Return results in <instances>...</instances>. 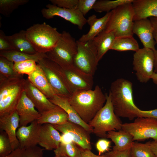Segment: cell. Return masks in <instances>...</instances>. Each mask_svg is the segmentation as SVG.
I'll use <instances>...</instances> for the list:
<instances>
[{"label":"cell","mask_w":157,"mask_h":157,"mask_svg":"<svg viewBox=\"0 0 157 157\" xmlns=\"http://www.w3.org/2000/svg\"><path fill=\"white\" fill-rule=\"evenodd\" d=\"M133 84L127 79L118 78L111 84L110 95L114 112L118 117L133 120L138 117L140 109L135 104Z\"/></svg>","instance_id":"obj_1"},{"label":"cell","mask_w":157,"mask_h":157,"mask_svg":"<svg viewBox=\"0 0 157 157\" xmlns=\"http://www.w3.org/2000/svg\"><path fill=\"white\" fill-rule=\"evenodd\" d=\"M106 99V95L96 85L93 90L74 92L68 100L82 119L88 124L104 106Z\"/></svg>","instance_id":"obj_2"},{"label":"cell","mask_w":157,"mask_h":157,"mask_svg":"<svg viewBox=\"0 0 157 157\" xmlns=\"http://www.w3.org/2000/svg\"><path fill=\"white\" fill-rule=\"evenodd\" d=\"M26 80L23 77L8 78L0 74V117L15 110Z\"/></svg>","instance_id":"obj_3"},{"label":"cell","mask_w":157,"mask_h":157,"mask_svg":"<svg viewBox=\"0 0 157 157\" xmlns=\"http://www.w3.org/2000/svg\"><path fill=\"white\" fill-rule=\"evenodd\" d=\"M26 37L37 52L46 53L56 46L61 33L45 22L36 24L26 30Z\"/></svg>","instance_id":"obj_4"},{"label":"cell","mask_w":157,"mask_h":157,"mask_svg":"<svg viewBox=\"0 0 157 157\" xmlns=\"http://www.w3.org/2000/svg\"><path fill=\"white\" fill-rule=\"evenodd\" d=\"M106 101L103 107L88 123L96 136L107 138V133L122 129V123L115 113L110 95H106Z\"/></svg>","instance_id":"obj_5"},{"label":"cell","mask_w":157,"mask_h":157,"mask_svg":"<svg viewBox=\"0 0 157 157\" xmlns=\"http://www.w3.org/2000/svg\"><path fill=\"white\" fill-rule=\"evenodd\" d=\"M134 15L132 3L121 5L110 11L105 30L113 32L115 37L133 36Z\"/></svg>","instance_id":"obj_6"},{"label":"cell","mask_w":157,"mask_h":157,"mask_svg":"<svg viewBox=\"0 0 157 157\" xmlns=\"http://www.w3.org/2000/svg\"><path fill=\"white\" fill-rule=\"evenodd\" d=\"M37 64L43 70L55 94L69 98L73 92L68 84L62 68L47 58L42 59Z\"/></svg>","instance_id":"obj_7"},{"label":"cell","mask_w":157,"mask_h":157,"mask_svg":"<svg viewBox=\"0 0 157 157\" xmlns=\"http://www.w3.org/2000/svg\"><path fill=\"white\" fill-rule=\"evenodd\" d=\"M77 49V41L69 32L63 31L55 47L46 54L48 58L64 68L73 65Z\"/></svg>","instance_id":"obj_8"},{"label":"cell","mask_w":157,"mask_h":157,"mask_svg":"<svg viewBox=\"0 0 157 157\" xmlns=\"http://www.w3.org/2000/svg\"><path fill=\"white\" fill-rule=\"evenodd\" d=\"M77 49L73 65L85 73L93 76L99 62L96 49L89 41L84 43L77 40Z\"/></svg>","instance_id":"obj_9"},{"label":"cell","mask_w":157,"mask_h":157,"mask_svg":"<svg viewBox=\"0 0 157 157\" xmlns=\"http://www.w3.org/2000/svg\"><path fill=\"white\" fill-rule=\"evenodd\" d=\"M154 51L143 47L135 52L133 55V69L137 80L142 83H147L154 73L155 64Z\"/></svg>","instance_id":"obj_10"},{"label":"cell","mask_w":157,"mask_h":157,"mask_svg":"<svg viewBox=\"0 0 157 157\" xmlns=\"http://www.w3.org/2000/svg\"><path fill=\"white\" fill-rule=\"evenodd\" d=\"M122 129L130 133L133 141L150 138L157 140V120L153 119L138 117L133 122L122 124Z\"/></svg>","instance_id":"obj_11"},{"label":"cell","mask_w":157,"mask_h":157,"mask_svg":"<svg viewBox=\"0 0 157 157\" xmlns=\"http://www.w3.org/2000/svg\"><path fill=\"white\" fill-rule=\"evenodd\" d=\"M41 13L46 19L58 16L76 25L80 30L83 29L87 22V19L78 9H67L49 4L46 6V8L42 9Z\"/></svg>","instance_id":"obj_12"},{"label":"cell","mask_w":157,"mask_h":157,"mask_svg":"<svg viewBox=\"0 0 157 157\" xmlns=\"http://www.w3.org/2000/svg\"><path fill=\"white\" fill-rule=\"evenodd\" d=\"M58 131L69 135L76 145L83 149L91 150L90 133L82 126L69 120L62 124H52Z\"/></svg>","instance_id":"obj_13"},{"label":"cell","mask_w":157,"mask_h":157,"mask_svg":"<svg viewBox=\"0 0 157 157\" xmlns=\"http://www.w3.org/2000/svg\"><path fill=\"white\" fill-rule=\"evenodd\" d=\"M62 68L73 92L76 91L92 89L94 84L93 76L85 73L74 65Z\"/></svg>","instance_id":"obj_14"},{"label":"cell","mask_w":157,"mask_h":157,"mask_svg":"<svg viewBox=\"0 0 157 157\" xmlns=\"http://www.w3.org/2000/svg\"><path fill=\"white\" fill-rule=\"evenodd\" d=\"M41 125L35 120L29 125L19 127L16 136L19 143V148L27 149L35 147L38 144Z\"/></svg>","instance_id":"obj_15"},{"label":"cell","mask_w":157,"mask_h":157,"mask_svg":"<svg viewBox=\"0 0 157 157\" xmlns=\"http://www.w3.org/2000/svg\"><path fill=\"white\" fill-rule=\"evenodd\" d=\"M35 108L24 90L15 109L19 118V127L27 126L28 124L37 120L40 117L41 113Z\"/></svg>","instance_id":"obj_16"},{"label":"cell","mask_w":157,"mask_h":157,"mask_svg":"<svg viewBox=\"0 0 157 157\" xmlns=\"http://www.w3.org/2000/svg\"><path fill=\"white\" fill-rule=\"evenodd\" d=\"M133 32L138 37L143 47L155 51L156 43L153 35V26L149 19L145 18L134 21Z\"/></svg>","instance_id":"obj_17"},{"label":"cell","mask_w":157,"mask_h":157,"mask_svg":"<svg viewBox=\"0 0 157 157\" xmlns=\"http://www.w3.org/2000/svg\"><path fill=\"white\" fill-rule=\"evenodd\" d=\"M19 125V118L16 110L9 114L0 117V131H4L7 134L13 151L19 147V142L16 136V132Z\"/></svg>","instance_id":"obj_18"},{"label":"cell","mask_w":157,"mask_h":157,"mask_svg":"<svg viewBox=\"0 0 157 157\" xmlns=\"http://www.w3.org/2000/svg\"><path fill=\"white\" fill-rule=\"evenodd\" d=\"M24 90L27 97L40 113L50 110L56 106L27 78L26 80Z\"/></svg>","instance_id":"obj_19"},{"label":"cell","mask_w":157,"mask_h":157,"mask_svg":"<svg viewBox=\"0 0 157 157\" xmlns=\"http://www.w3.org/2000/svg\"><path fill=\"white\" fill-rule=\"evenodd\" d=\"M61 135L51 124L41 125L39 134L38 144L47 150L57 149L61 142Z\"/></svg>","instance_id":"obj_20"},{"label":"cell","mask_w":157,"mask_h":157,"mask_svg":"<svg viewBox=\"0 0 157 157\" xmlns=\"http://www.w3.org/2000/svg\"><path fill=\"white\" fill-rule=\"evenodd\" d=\"M110 15V12L107 13L103 17L98 18L92 15L87 19V22L90 27L88 32L83 35L78 40L80 42L86 43L93 39L105 30Z\"/></svg>","instance_id":"obj_21"},{"label":"cell","mask_w":157,"mask_h":157,"mask_svg":"<svg viewBox=\"0 0 157 157\" xmlns=\"http://www.w3.org/2000/svg\"><path fill=\"white\" fill-rule=\"evenodd\" d=\"M133 21L151 17H157V0H134Z\"/></svg>","instance_id":"obj_22"},{"label":"cell","mask_w":157,"mask_h":157,"mask_svg":"<svg viewBox=\"0 0 157 157\" xmlns=\"http://www.w3.org/2000/svg\"><path fill=\"white\" fill-rule=\"evenodd\" d=\"M68 99L55 94L49 100L53 104L61 107L65 111L68 115L69 121L82 126L90 133H92V129L82 119L69 103Z\"/></svg>","instance_id":"obj_23"},{"label":"cell","mask_w":157,"mask_h":157,"mask_svg":"<svg viewBox=\"0 0 157 157\" xmlns=\"http://www.w3.org/2000/svg\"><path fill=\"white\" fill-rule=\"evenodd\" d=\"M27 79L49 99L55 94L43 70L38 64L34 71L28 75Z\"/></svg>","instance_id":"obj_24"},{"label":"cell","mask_w":157,"mask_h":157,"mask_svg":"<svg viewBox=\"0 0 157 157\" xmlns=\"http://www.w3.org/2000/svg\"><path fill=\"white\" fill-rule=\"evenodd\" d=\"M115 38L113 32L104 30L90 41L96 49L99 62L107 51L110 50Z\"/></svg>","instance_id":"obj_25"},{"label":"cell","mask_w":157,"mask_h":157,"mask_svg":"<svg viewBox=\"0 0 157 157\" xmlns=\"http://www.w3.org/2000/svg\"><path fill=\"white\" fill-rule=\"evenodd\" d=\"M5 38L13 50L31 54L38 53L27 39L26 31L22 30L12 35H6Z\"/></svg>","instance_id":"obj_26"},{"label":"cell","mask_w":157,"mask_h":157,"mask_svg":"<svg viewBox=\"0 0 157 157\" xmlns=\"http://www.w3.org/2000/svg\"><path fill=\"white\" fill-rule=\"evenodd\" d=\"M107 138L110 139L114 143L115 145L113 149L119 151L131 149L134 142L132 136L122 129L118 131H111L108 132Z\"/></svg>","instance_id":"obj_27"},{"label":"cell","mask_w":157,"mask_h":157,"mask_svg":"<svg viewBox=\"0 0 157 157\" xmlns=\"http://www.w3.org/2000/svg\"><path fill=\"white\" fill-rule=\"evenodd\" d=\"M40 113L41 115L37 121L41 125L46 123L62 124L69 120L67 113L63 109L57 106L50 110Z\"/></svg>","instance_id":"obj_28"},{"label":"cell","mask_w":157,"mask_h":157,"mask_svg":"<svg viewBox=\"0 0 157 157\" xmlns=\"http://www.w3.org/2000/svg\"><path fill=\"white\" fill-rule=\"evenodd\" d=\"M0 56L4 57L14 63L31 60L38 63L42 59L47 58L46 53H37L31 54L13 50L0 51Z\"/></svg>","instance_id":"obj_29"},{"label":"cell","mask_w":157,"mask_h":157,"mask_svg":"<svg viewBox=\"0 0 157 157\" xmlns=\"http://www.w3.org/2000/svg\"><path fill=\"white\" fill-rule=\"evenodd\" d=\"M139 45L133 36L115 37L110 50L123 51H128L135 52L139 49Z\"/></svg>","instance_id":"obj_30"},{"label":"cell","mask_w":157,"mask_h":157,"mask_svg":"<svg viewBox=\"0 0 157 157\" xmlns=\"http://www.w3.org/2000/svg\"><path fill=\"white\" fill-rule=\"evenodd\" d=\"M134 0H97L93 9L98 13H108L119 6L128 3H132Z\"/></svg>","instance_id":"obj_31"},{"label":"cell","mask_w":157,"mask_h":157,"mask_svg":"<svg viewBox=\"0 0 157 157\" xmlns=\"http://www.w3.org/2000/svg\"><path fill=\"white\" fill-rule=\"evenodd\" d=\"M76 144L72 141L65 143L61 142L59 147L54 150L55 155L68 157H81V149H79Z\"/></svg>","instance_id":"obj_32"},{"label":"cell","mask_w":157,"mask_h":157,"mask_svg":"<svg viewBox=\"0 0 157 157\" xmlns=\"http://www.w3.org/2000/svg\"><path fill=\"white\" fill-rule=\"evenodd\" d=\"M150 141L142 143L134 142L131 149V157H156L151 150Z\"/></svg>","instance_id":"obj_33"},{"label":"cell","mask_w":157,"mask_h":157,"mask_svg":"<svg viewBox=\"0 0 157 157\" xmlns=\"http://www.w3.org/2000/svg\"><path fill=\"white\" fill-rule=\"evenodd\" d=\"M29 1L28 0H0V13L8 17L15 10Z\"/></svg>","instance_id":"obj_34"},{"label":"cell","mask_w":157,"mask_h":157,"mask_svg":"<svg viewBox=\"0 0 157 157\" xmlns=\"http://www.w3.org/2000/svg\"><path fill=\"white\" fill-rule=\"evenodd\" d=\"M6 157H43V150L37 146L27 149L19 147Z\"/></svg>","instance_id":"obj_35"},{"label":"cell","mask_w":157,"mask_h":157,"mask_svg":"<svg viewBox=\"0 0 157 157\" xmlns=\"http://www.w3.org/2000/svg\"><path fill=\"white\" fill-rule=\"evenodd\" d=\"M14 63L0 56V74L8 78L22 77L14 69Z\"/></svg>","instance_id":"obj_36"},{"label":"cell","mask_w":157,"mask_h":157,"mask_svg":"<svg viewBox=\"0 0 157 157\" xmlns=\"http://www.w3.org/2000/svg\"><path fill=\"white\" fill-rule=\"evenodd\" d=\"M37 64L35 61L31 60L16 62L14 63V69L19 74L28 75L35 69Z\"/></svg>","instance_id":"obj_37"},{"label":"cell","mask_w":157,"mask_h":157,"mask_svg":"<svg viewBox=\"0 0 157 157\" xmlns=\"http://www.w3.org/2000/svg\"><path fill=\"white\" fill-rule=\"evenodd\" d=\"M13 151L11 144L6 133L1 131L0 133V157H6Z\"/></svg>","instance_id":"obj_38"},{"label":"cell","mask_w":157,"mask_h":157,"mask_svg":"<svg viewBox=\"0 0 157 157\" xmlns=\"http://www.w3.org/2000/svg\"><path fill=\"white\" fill-rule=\"evenodd\" d=\"M52 4L68 9H78V0H50Z\"/></svg>","instance_id":"obj_39"},{"label":"cell","mask_w":157,"mask_h":157,"mask_svg":"<svg viewBox=\"0 0 157 157\" xmlns=\"http://www.w3.org/2000/svg\"><path fill=\"white\" fill-rule=\"evenodd\" d=\"M97 0H78V9L85 16L92 9Z\"/></svg>","instance_id":"obj_40"},{"label":"cell","mask_w":157,"mask_h":157,"mask_svg":"<svg viewBox=\"0 0 157 157\" xmlns=\"http://www.w3.org/2000/svg\"><path fill=\"white\" fill-rule=\"evenodd\" d=\"M111 142L105 138L99 139L96 142L95 147L98 152L99 155H101L107 151H109Z\"/></svg>","instance_id":"obj_41"},{"label":"cell","mask_w":157,"mask_h":157,"mask_svg":"<svg viewBox=\"0 0 157 157\" xmlns=\"http://www.w3.org/2000/svg\"><path fill=\"white\" fill-rule=\"evenodd\" d=\"M153 28V35L156 45V48L154 51L155 56V64L154 72L157 73V17L149 18Z\"/></svg>","instance_id":"obj_42"},{"label":"cell","mask_w":157,"mask_h":157,"mask_svg":"<svg viewBox=\"0 0 157 157\" xmlns=\"http://www.w3.org/2000/svg\"><path fill=\"white\" fill-rule=\"evenodd\" d=\"M3 31L0 30V51H7L13 50V49L5 38Z\"/></svg>","instance_id":"obj_43"},{"label":"cell","mask_w":157,"mask_h":157,"mask_svg":"<svg viewBox=\"0 0 157 157\" xmlns=\"http://www.w3.org/2000/svg\"><path fill=\"white\" fill-rule=\"evenodd\" d=\"M131 149L119 151L113 150L105 154L107 157H131Z\"/></svg>","instance_id":"obj_44"},{"label":"cell","mask_w":157,"mask_h":157,"mask_svg":"<svg viewBox=\"0 0 157 157\" xmlns=\"http://www.w3.org/2000/svg\"><path fill=\"white\" fill-rule=\"evenodd\" d=\"M138 117L149 118L157 120V108L148 110H143L140 109Z\"/></svg>","instance_id":"obj_45"},{"label":"cell","mask_w":157,"mask_h":157,"mask_svg":"<svg viewBox=\"0 0 157 157\" xmlns=\"http://www.w3.org/2000/svg\"><path fill=\"white\" fill-rule=\"evenodd\" d=\"M81 157H107L105 154L101 155H97L92 152L90 150L81 149Z\"/></svg>","instance_id":"obj_46"},{"label":"cell","mask_w":157,"mask_h":157,"mask_svg":"<svg viewBox=\"0 0 157 157\" xmlns=\"http://www.w3.org/2000/svg\"><path fill=\"white\" fill-rule=\"evenodd\" d=\"M149 144L151 150L155 156L157 157V140L150 141Z\"/></svg>","instance_id":"obj_47"},{"label":"cell","mask_w":157,"mask_h":157,"mask_svg":"<svg viewBox=\"0 0 157 157\" xmlns=\"http://www.w3.org/2000/svg\"><path fill=\"white\" fill-rule=\"evenodd\" d=\"M151 79L153 83L157 86V73L154 72L151 76Z\"/></svg>","instance_id":"obj_48"},{"label":"cell","mask_w":157,"mask_h":157,"mask_svg":"<svg viewBox=\"0 0 157 157\" xmlns=\"http://www.w3.org/2000/svg\"><path fill=\"white\" fill-rule=\"evenodd\" d=\"M54 157H62L59 155H55V156Z\"/></svg>","instance_id":"obj_49"},{"label":"cell","mask_w":157,"mask_h":157,"mask_svg":"<svg viewBox=\"0 0 157 157\" xmlns=\"http://www.w3.org/2000/svg\"><path fill=\"white\" fill-rule=\"evenodd\" d=\"M62 157H68L66 156H62Z\"/></svg>","instance_id":"obj_50"}]
</instances>
